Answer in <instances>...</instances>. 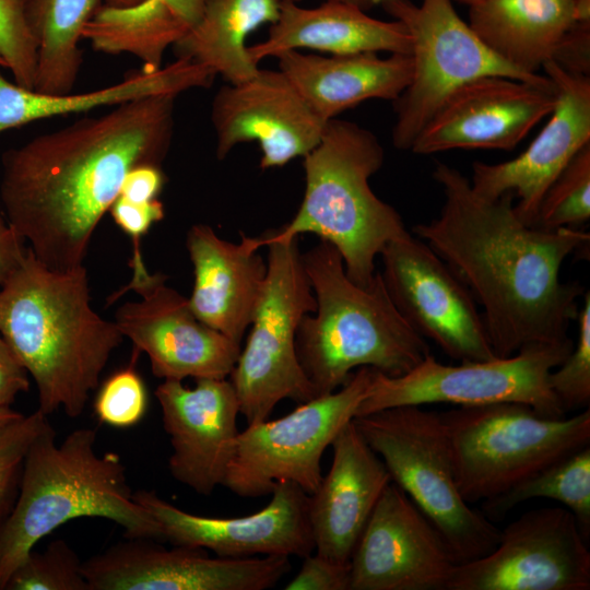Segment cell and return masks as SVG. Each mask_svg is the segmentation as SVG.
I'll return each mask as SVG.
<instances>
[{
    "label": "cell",
    "instance_id": "30bf717a",
    "mask_svg": "<svg viewBox=\"0 0 590 590\" xmlns=\"http://www.w3.org/2000/svg\"><path fill=\"white\" fill-rule=\"evenodd\" d=\"M574 341L529 344L508 357L447 365L427 355L406 374L390 377L375 369L355 416L401 405L523 403L547 417L565 416L552 391L550 374ZM354 416V417H355Z\"/></svg>",
    "mask_w": 590,
    "mask_h": 590
},
{
    "label": "cell",
    "instance_id": "603a6c76",
    "mask_svg": "<svg viewBox=\"0 0 590 590\" xmlns=\"http://www.w3.org/2000/svg\"><path fill=\"white\" fill-rule=\"evenodd\" d=\"M352 420L332 440L331 467L308 503L314 551L343 565L350 564L378 499L391 482L384 461Z\"/></svg>",
    "mask_w": 590,
    "mask_h": 590
},
{
    "label": "cell",
    "instance_id": "f546056e",
    "mask_svg": "<svg viewBox=\"0 0 590 590\" xmlns=\"http://www.w3.org/2000/svg\"><path fill=\"white\" fill-rule=\"evenodd\" d=\"M101 0H23L28 31L36 46L34 90L71 93L82 64L83 30Z\"/></svg>",
    "mask_w": 590,
    "mask_h": 590
},
{
    "label": "cell",
    "instance_id": "ab89813d",
    "mask_svg": "<svg viewBox=\"0 0 590 590\" xmlns=\"http://www.w3.org/2000/svg\"><path fill=\"white\" fill-rule=\"evenodd\" d=\"M109 212L115 223L132 238L133 244H140L141 236L165 215L164 205L157 199L132 202L121 197L115 200Z\"/></svg>",
    "mask_w": 590,
    "mask_h": 590
},
{
    "label": "cell",
    "instance_id": "3957f363",
    "mask_svg": "<svg viewBox=\"0 0 590 590\" xmlns=\"http://www.w3.org/2000/svg\"><path fill=\"white\" fill-rule=\"evenodd\" d=\"M0 333L35 382L38 410L80 416L123 335L91 306L85 267L56 271L27 250L0 285Z\"/></svg>",
    "mask_w": 590,
    "mask_h": 590
},
{
    "label": "cell",
    "instance_id": "5b68a950",
    "mask_svg": "<svg viewBox=\"0 0 590 590\" xmlns=\"http://www.w3.org/2000/svg\"><path fill=\"white\" fill-rule=\"evenodd\" d=\"M317 307L296 333V354L316 396L341 388L354 369L370 367L390 377L417 366L430 349L391 299L379 271L368 285L346 274L328 241L302 253Z\"/></svg>",
    "mask_w": 590,
    "mask_h": 590
},
{
    "label": "cell",
    "instance_id": "bcb514c9",
    "mask_svg": "<svg viewBox=\"0 0 590 590\" xmlns=\"http://www.w3.org/2000/svg\"><path fill=\"white\" fill-rule=\"evenodd\" d=\"M574 22L590 23V0H574Z\"/></svg>",
    "mask_w": 590,
    "mask_h": 590
},
{
    "label": "cell",
    "instance_id": "e575fe53",
    "mask_svg": "<svg viewBox=\"0 0 590 590\" xmlns=\"http://www.w3.org/2000/svg\"><path fill=\"white\" fill-rule=\"evenodd\" d=\"M576 321L577 342L551 371L548 382L564 411L588 408L590 402V294L585 292Z\"/></svg>",
    "mask_w": 590,
    "mask_h": 590
},
{
    "label": "cell",
    "instance_id": "f6af8a7d",
    "mask_svg": "<svg viewBox=\"0 0 590 590\" xmlns=\"http://www.w3.org/2000/svg\"><path fill=\"white\" fill-rule=\"evenodd\" d=\"M103 5L110 8H128L140 4L145 0H101ZM172 8L185 19L190 27L198 22L203 10V0H166Z\"/></svg>",
    "mask_w": 590,
    "mask_h": 590
},
{
    "label": "cell",
    "instance_id": "cb8c5ba5",
    "mask_svg": "<svg viewBox=\"0 0 590 590\" xmlns=\"http://www.w3.org/2000/svg\"><path fill=\"white\" fill-rule=\"evenodd\" d=\"M186 246L194 276L188 298L191 310L203 323L241 344L267 275L257 238L241 234L240 241L232 243L211 226L196 224L187 233Z\"/></svg>",
    "mask_w": 590,
    "mask_h": 590
},
{
    "label": "cell",
    "instance_id": "e0dca14e",
    "mask_svg": "<svg viewBox=\"0 0 590 590\" xmlns=\"http://www.w3.org/2000/svg\"><path fill=\"white\" fill-rule=\"evenodd\" d=\"M456 565L436 529L391 481L353 550L349 590H446Z\"/></svg>",
    "mask_w": 590,
    "mask_h": 590
},
{
    "label": "cell",
    "instance_id": "d590c367",
    "mask_svg": "<svg viewBox=\"0 0 590 590\" xmlns=\"http://www.w3.org/2000/svg\"><path fill=\"white\" fill-rule=\"evenodd\" d=\"M140 352L133 349L131 362L110 375L102 385L94 402L97 418L117 428L139 423L146 412L145 385L135 369Z\"/></svg>",
    "mask_w": 590,
    "mask_h": 590
},
{
    "label": "cell",
    "instance_id": "83f0119b",
    "mask_svg": "<svg viewBox=\"0 0 590 590\" xmlns=\"http://www.w3.org/2000/svg\"><path fill=\"white\" fill-rule=\"evenodd\" d=\"M468 24L500 59L536 74L574 24V0H483Z\"/></svg>",
    "mask_w": 590,
    "mask_h": 590
},
{
    "label": "cell",
    "instance_id": "5bb4252c",
    "mask_svg": "<svg viewBox=\"0 0 590 590\" xmlns=\"http://www.w3.org/2000/svg\"><path fill=\"white\" fill-rule=\"evenodd\" d=\"M379 257L391 299L418 334L458 362L497 357L470 290L425 241L405 232Z\"/></svg>",
    "mask_w": 590,
    "mask_h": 590
},
{
    "label": "cell",
    "instance_id": "60d3db41",
    "mask_svg": "<svg viewBox=\"0 0 590 590\" xmlns=\"http://www.w3.org/2000/svg\"><path fill=\"white\" fill-rule=\"evenodd\" d=\"M551 60L563 70L590 74V23L574 22L556 45Z\"/></svg>",
    "mask_w": 590,
    "mask_h": 590
},
{
    "label": "cell",
    "instance_id": "8fae6325",
    "mask_svg": "<svg viewBox=\"0 0 590 590\" xmlns=\"http://www.w3.org/2000/svg\"><path fill=\"white\" fill-rule=\"evenodd\" d=\"M385 10L411 37L412 76L394 101L392 142L410 150L415 138L459 87L484 76H506L551 85L546 75L526 73L496 56L461 20L452 0H389Z\"/></svg>",
    "mask_w": 590,
    "mask_h": 590
},
{
    "label": "cell",
    "instance_id": "f907efd6",
    "mask_svg": "<svg viewBox=\"0 0 590 590\" xmlns=\"http://www.w3.org/2000/svg\"><path fill=\"white\" fill-rule=\"evenodd\" d=\"M457 1H460V2L465 3L469 7H471V5L476 4V3H479V2H481L483 0H457Z\"/></svg>",
    "mask_w": 590,
    "mask_h": 590
},
{
    "label": "cell",
    "instance_id": "ee69618b",
    "mask_svg": "<svg viewBox=\"0 0 590 590\" xmlns=\"http://www.w3.org/2000/svg\"><path fill=\"white\" fill-rule=\"evenodd\" d=\"M24 239L10 226L0 235V285L23 259L27 247Z\"/></svg>",
    "mask_w": 590,
    "mask_h": 590
},
{
    "label": "cell",
    "instance_id": "c3c4849f",
    "mask_svg": "<svg viewBox=\"0 0 590 590\" xmlns=\"http://www.w3.org/2000/svg\"><path fill=\"white\" fill-rule=\"evenodd\" d=\"M332 1H341V2H346V3H352V4H355V5L364 9V10H367L373 5L370 0H332Z\"/></svg>",
    "mask_w": 590,
    "mask_h": 590
},
{
    "label": "cell",
    "instance_id": "f1b7e54d",
    "mask_svg": "<svg viewBox=\"0 0 590 590\" xmlns=\"http://www.w3.org/2000/svg\"><path fill=\"white\" fill-rule=\"evenodd\" d=\"M279 0H203L200 19L174 45L177 58H185L237 84L259 70L248 55L246 38L267 23H275Z\"/></svg>",
    "mask_w": 590,
    "mask_h": 590
},
{
    "label": "cell",
    "instance_id": "ffe728a7",
    "mask_svg": "<svg viewBox=\"0 0 590 590\" xmlns=\"http://www.w3.org/2000/svg\"><path fill=\"white\" fill-rule=\"evenodd\" d=\"M211 120L219 160L239 143L257 141L262 169L305 156L326 126L281 70L260 69L251 79L217 91Z\"/></svg>",
    "mask_w": 590,
    "mask_h": 590
},
{
    "label": "cell",
    "instance_id": "277c9868",
    "mask_svg": "<svg viewBox=\"0 0 590 590\" xmlns=\"http://www.w3.org/2000/svg\"><path fill=\"white\" fill-rule=\"evenodd\" d=\"M96 436L95 428L82 427L57 442L47 421L35 437L0 526V589L37 542L72 519L104 518L128 539L164 540L158 522L135 502L120 456L99 455Z\"/></svg>",
    "mask_w": 590,
    "mask_h": 590
},
{
    "label": "cell",
    "instance_id": "8992f818",
    "mask_svg": "<svg viewBox=\"0 0 590 590\" xmlns=\"http://www.w3.org/2000/svg\"><path fill=\"white\" fill-rule=\"evenodd\" d=\"M384 160L369 130L335 118L327 121L320 141L304 156L306 187L297 212L286 225L256 237L258 246L317 235L340 252L352 281L368 285L382 248L408 232L398 211L369 185Z\"/></svg>",
    "mask_w": 590,
    "mask_h": 590
},
{
    "label": "cell",
    "instance_id": "f35d334b",
    "mask_svg": "<svg viewBox=\"0 0 590 590\" xmlns=\"http://www.w3.org/2000/svg\"><path fill=\"white\" fill-rule=\"evenodd\" d=\"M299 571L286 590H349L350 564L332 562L315 552L305 556Z\"/></svg>",
    "mask_w": 590,
    "mask_h": 590
},
{
    "label": "cell",
    "instance_id": "d4e9b609",
    "mask_svg": "<svg viewBox=\"0 0 590 590\" xmlns=\"http://www.w3.org/2000/svg\"><path fill=\"white\" fill-rule=\"evenodd\" d=\"M299 48L332 55L379 51L410 55L411 37L401 22L374 19L352 3L324 0L309 9L283 1L266 40L248 46L247 51L258 64L267 57Z\"/></svg>",
    "mask_w": 590,
    "mask_h": 590
},
{
    "label": "cell",
    "instance_id": "2e32d148",
    "mask_svg": "<svg viewBox=\"0 0 590 590\" xmlns=\"http://www.w3.org/2000/svg\"><path fill=\"white\" fill-rule=\"evenodd\" d=\"M128 539L83 562L90 590H266L290 570L288 556L210 557L202 548H165Z\"/></svg>",
    "mask_w": 590,
    "mask_h": 590
},
{
    "label": "cell",
    "instance_id": "7c38bea8",
    "mask_svg": "<svg viewBox=\"0 0 590 590\" xmlns=\"http://www.w3.org/2000/svg\"><path fill=\"white\" fill-rule=\"evenodd\" d=\"M371 370L357 368L338 390L239 432L222 486L239 497L256 498L271 494L281 482H292L312 494L322 477L323 452L355 416Z\"/></svg>",
    "mask_w": 590,
    "mask_h": 590
},
{
    "label": "cell",
    "instance_id": "484cf974",
    "mask_svg": "<svg viewBox=\"0 0 590 590\" xmlns=\"http://www.w3.org/2000/svg\"><path fill=\"white\" fill-rule=\"evenodd\" d=\"M276 58L279 70L326 122L368 99L397 101L412 76V58L406 54L322 57L286 50Z\"/></svg>",
    "mask_w": 590,
    "mask_h": 590
},
{
    "label": "cell",
    "instance_id": "9c48e42d",
    "mask_svg": "<svg viewBox=\"0 0 590 590\" xmlns=\"http://www.w3.org/2000/svg\"><path fill=\"white\" fill-rule=\"evenodd\" d=\"M267 275L245 343L231 373L239 413L248 425L267 420L284 399L304 403L316 398L296 354L303 318L316 310L298 238L272 241Z\"/></svg>",
    "mask_w": 590,
    "mask_h": 590
},
{
    "label": "cell",
    "instance_id": "ba28073f",
    "mask_svg": "<svg viewBox=\"0 0 590 590\" xmlns=\"http://www.w3.org/2000/svg\"><path fill=\"white\" fill-rule=\"evenodd\" d=\"M463 499L495 498L590 445V411L547 417L516 402L458 405L439 412Z\"/></svg>",
    "mask_w": 590,
    "mask_h": 590
},
{
    "label": "cell",
    "instance_id": "816d5d0a",
    "mask_svg": "<svg viewBox=\"0 0 590 590\" xmlns=\"http://www.w3.org/2000/svg\"><path fill=\"white\" fill-rule=\"evenodd\" d=\"M387 1H389V0H370V2H371L373 5H374V4H378V3H385V2H387Z\"/></svg>",
    "mask_w": 590,
    "mask_h": 590
},
{
    "label": "cell",
    "instance_id": "7a4b0ae2",
    "mask_svg": "<svg viewBox=\"0 0 590 590\" xmlns=\"http://www.w3.org/2000/svg\"><path fill=\"white\" fill-rule=\"evenodd\" d=\"M434 179L444 194L438 216L413 226L470 290L497 357L533 343L567 338L585 290L560 280L566 258L589 241L579 228L540 229L522 222L514 194H477L457 168L437 163Z\"/></svg>",
    "mask_w": 590,
    "mask_h": 590
},
{
    "label": "cell",
    "instance_id": "681fc988",
    "mask_svg": "<svg viewBox=\"0 0 590 590\" xmlns=\"http://www.w3.org/2000/svg\"><path fill=\"white\" fill-rule=\"evenodd\" d=\"M8 229H9V225H8V223L7 224L4 223V221L2 219V215L0 213V235L5 233Z\"/></svg>",
    "mask_w": 590,
    "mask_h": 590
},
{
    "label": "cell",
    "instance_id": "836d02e7",
    "mask_svg": "<svg viewBox=\"0 0 590 590\" xmlns=\"http://www.w3.org/2000/svg\"><path fill=\"white\" fill-rule=\"evenodd\" d=\"M83 562L63 540H55L44 552L34 550L16 567L4 590H90Z\"/></svg>",
    "mask_w": 590,
    "mask_h": 590
},
{
    "label": "cell",
    "instance_id": "8d00e7d4",
    "mask_svg": "<svg viewBox=\"0 0 590 590\" xmlns=\"http://www.w3.org/2000/svg\"><path fill=\"white\" fill-rule=\"evenodd\" d=\"M47 421L37 409L0 427V526L13 506L27 450Z\"/></svg>",
    "mask_w": 590,
    "mask_h": 590
},
{
    "label": "cell",
    "instance_id": "52a82bcc",
    "mask_svg": "<svg viewBox=\"0 0 590 590\" xmlns=\"http://www.w3.org/2000/svg\"><path fill=\"white\" fill-rule=\"evenodd\" d=\"M390 479L441 536L456 564L492 552L500 530L472 509L456 482L448 436L439 415L421 405H401L353 417Z\"/></svg>",
    "mask_w": 590,
    "mask_h": 590
},
{
    "label": "cell",
    "instance_id": "4316f807",
    "mask_svg": "<svg viewBox=\"0 0 590 590\" xmlns=\"http://www.w3.org/2000/svg\"><path fill=\"white\" fill-rule=\"evenodd\" d=\"M215 74L209 68L177 58L158 69L143 68L127 73L122 81L84 93L51 94L25 88L0 72V132L60 115L114 107L135 98L175 94L208 87Z\"/></svg>",
    "mask_w": 590,
    "mask_h": 590
},
{
    "label": "cell",
    "instance_id": "ac0fdd59",
    "mask_svg": "<svg viewBox=\"0 0 590 590\" xmlns=\"http://www.w3.org/2000/svg\"><path fill=\"white\" fill-rule=\"evenodd\" d=\"M261 510L234 518L187 512L153 491L133 497L158 522L163 538L176 546L209 550L221 557L283 555L304 558L315 550L308 519L309 495L292 482L273 487Z\"/></svg>",
    "mask_w": 590,
    "mask_h": 590
},
{
    "label": "cell",
    "instance_id": "74e56055",
    "mask_svg": "<svg viewBox=\"0 0 590 590\" xmlns=\"http://www.w3.org/2000/svg\"><path fill=\"white\" fill-rule=\"evenodd\" d=\"M0 66L11 71L16 84L34 90L36 46L26 24L23 0H0Z\"/></svg>",
    "mask_w": 590,
    "mask_h": 590
},
{
    "label": "cell",
    "instance_id": "4fadbf2b",
    "mask_svg": "<svg viewBox=\"0 0 590 590\" xmlns=\"http://www.w3.org/2000/svg\"><path fill=\"white\" fill-rule=\"evenodd\" d=\"M129 266L130 282L109 295L107 305L127 291L139 295L118 307L114 321L133 349L148 355L153 375L178 381L228 377L241 345L199 320L188 298L166 285V275L150 273L140 248L133 247Z\"/></svg>",
    "mask_w": 590,
    "mask_h": 590
},
{
    "label": "cell",
    "instance_id": "d6a6232c",
    "mask_svg": "<svg viewBox=\"0 0 590 590\" xmlns=\"http://www.w3.org/2000/svg\"><path fill=\"white\" fill-rule=\"evenodd\" d=\"M590 219V143L585 145L551 184L532 226L555 231L578 228Z\"/></svg>",
    "mask_w": 590,
    "mask_h": 590
},
{
    "label": "cell",
    "instance_id": "6da1fadb",
    "mask_svg": "<svg viewBox=\"0 0 590 590\" xmlns=\"http://www.w3.org/2000/svg\"><path fill=\"white\" fill-rule=\"evenodd\" d=\"M177 96L125 102L2 154L0 198L8 225L42 263L56 271L84 266L91 238L127 174L141 165L162 166Z\"/></svg>",
    "mask_w": 590,
    "mask_h": 590
},
{
    "label": "cell",
    "instance_id": "9a60e30c",
    "mask_svg": "<svg viewBox=\"0 0 590 590\" xmlns=\"http://www.w3.org/2000/svg\"><path fill=\"white\" fill-rule=\"evenodd\" d=\"M586 540L567 508L529 510L500 531L492 552L457 564L446 590H589Z\"/></svg>",
    "mask_w": 590,
    "mask_h": 590
},
{
    "label": "cell",
    "instance_id": "f5cc1de1",
    "mask_svg": "<svg viewBox=\"0 0 590 590\" xmlns=\"http://www.w3.org/2000/svg\"><path fill=\"white\" fill-rule=\"evenodd\" d=\"M280 2H283V1H291V2H296L298 3L300 0H279Z\"/></svg>",
    "mask_w": 590,
    "mask_h": 590
},
{
    "label": "cell",
    "instance_id": "7402d4cb",
    "mask_svg": "<svg viewBox=\"0 0 590 590\" xmlns=\"http://www.w3.org/2000/svg\"><path fill=\"white\" fill-rule=\"evenodd\" d=\"M169 436L170 475L201 495L223 484L239 430V401L226 378L196 379L194 388L164 380L155 390Z\"/></svg>",
    "mask_w": 590,
    "mask_h": 590
},
{
    "label": "cell",
    "instance_id": "7dc6e473",
    "mask_svg": "<svg viewBox=\"0 0 590 590\" xmlns=\"http://www.w3.org/2000/svg\"><path fill=\"white\" fill-rule=\"evenodd\" d=\"M22 414L14 411L11 406L0 405V427L16 420Z\"/></svg>",
    "mask_w": 590,
    "mask_h": 590
},
{
    "label": "cell",
    "instance_id": "4dcf8cb0",
    "mask_svg": "<svg viewBox=\"0 0 590 590\" xmlns=\"http://www.w3.org/2000/svg\"><path fill=\"white\" fill-rule=\"evenodd\" d=\"M190 28L166 0H145L128 8L101 4L83 30V38L95 50L106 54L128 52L138 57L143 68H161L165 50Z\"/></svg>",
    "mask_w": 590,
    "mask_h": 590
},
{
    "label": "cell",
    "instance_id": "7bdbcfd3",
    "mask_svg": "<svg viewBox=\"0 0 590 590\" xmlns=\"http://www.w3.org/2000/svg\"><path fill=\"white\" fill-rule=\"evenodd\" d=\"M28 388V373L0 333V405L11 406Z\"/></svg>",
    "mask_w": 590,
    "mask_h": 590
},
{
    "label": "cell",
    "instance_id": "1f68e13d",
    "mask_svg": "<svg viewBox=\"0 0 590 590\" xmlns=\"http://www.w3.org/2000/svg\"><path fill=\"white\" fill-rule=\"evenodd\" d=\"M535 498L560 503L576 518L583 536L590 534V447L550 464L504 494L483 502L488 517L502 519L517 505Z\"/></svg>",
    "mask_w": 590,
    "mask_h": 590
},
{
    "label": "cell",
    "instance_id": "44dd1931",
    "mask_svg": "<svg viewBox=\"0 0 590 590\" xmlns=\"http://www.w3.org/2000/svg\"><path fill=\"white\" fill-rule=\"evenodd\" d=\"M555 104V87L506 76L465 83L439 107L411 151L429 155L456 149L512 150Z\"/></svg>",
    "mask_w": 590,
    "mask_h": 590
},
{
    "label": "cell",
    "instance_id": "b9f144b4",
    "mask_svg": "<svg viewBox=\"0 0 590 590\" xmlns=\"http://www.w3.org/2000/svg\"><path fill=\"white\" fill-rule=\"evenodd\" d=\"M165 181L162 166L141 165L127 174L118 197L132 202L152 201L157 199Z\"/></svg>",
    "mask_w": 590,
    "mask_h": 590
},
{
    "label": "cell",
    "instance_id": "d6986e66",
    "mask_svg": "<svg viewBox=\"0 0 590 590\" xmlns=\"http://www.w3.org/2000/svg\"><path fill=\"white\" fill-rule=\"evenodd\" d=\"M542 68L555 87L546 125L517 157L497 164L474 162L470 180L473 190L487 199L512 193L517 215L531 226L551 184L590 143V78L569 73L552 60Z\"/></svg>",
    "mask_w": 590,
    "mask_h": 590
}]
</instances>
